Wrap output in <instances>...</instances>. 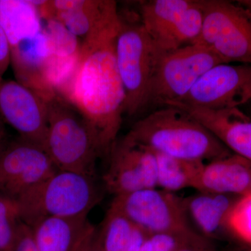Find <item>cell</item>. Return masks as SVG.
Masks as SVG:
<instances>
[{"mask_svg":"<svg viewBox=\"0 0 251 251\" xmlns=\"http://www.w3.org/2000/svg\"><path fill=\"white\" fill-rule=\"evenodd\" d=\"M0 130H4V128H3V126L1 125V122H0Z\"/></svg>","mask_w":251,"mask_h":251,"instance_id":"33","label":"cell"},{"mask_svg":"<svg viewBox=\"0 0 251 251\" xmlns=\"http://www.w3.org/2000/svg\"><path fill=\"white\" fill-rule=\"evenodd\" d=\"M115 40L117 69L126 94L125 115L145 111L149 89L163 52L145 30L139 15L120 12Z\"/></svg>","mask_w":251,"mask_h":251,"instance_id":"5","label":"cell"},{"mask_svg":"<svg viewBox=\"0 0 251 251\" xmlns=\"http://www.w3.org/2000/svg\"><path fill=\"white\" fill-rule=\"evenodd\" d=\"M11 251H39L36 246L32 228L21 223Z\"/></svg>","mask_w":251,"mask_h":251,"instance_id":"26","label":"cell"},{"mask_svg":"<svg viewBox=\"0 0 251 251\" xmlns=\"http://www.w3.org/2000/svg\"><path fill=\"white\" fill-rule=\"evenodd\" d=\"M99 235L104 251H140L149 234L110 206Z\"/></svg>","mask_w":251,"mask_h":251,"instance_id":"20","label":"cell"},{"mask_svg":"<svg viewBox=\"0 0 251 251\" xmlns=\"http://www.w3.org/2000/svg\"><path fill=\"white\" fill-rule=\"evenodd\" d=\"M203 21L204 16L200 0H193L192 4L181 15L167 36L161 46V52L196 44L202 33Z\"/></svg>","mask_w":251,"mask_h":251,"instance_id":"22","label":"cell"},{"mask_svg":"<svg viewBox=\"0 0 251 251\" xmlns=\"http://www.w3.org/2000/svg\"><path fill=\"white\" fill-rule=\"evenodd\" d=\"M153 152L157 160V187L172 193L184 188H195L198 175L204 163Z\"/></svg>","mask_w":251,"mask_h":251,"instance_id":"21","label":"cell"},{"mask_svg":"<svg viewBox=\"0 0 251 251\" xmlns=\"http://www.w3.org/2000/svg\"><path fill=\"white\" fill-rule=\"evenodd\" d=\"M251 100V64L223 63L204 73L179 101L168 105L226 110L239 108Z\"/></svg>","mask_w":251,"mask_h":251,"instance_id":"9","label":"cell"},{"mask_svg":"<svg viewBox=\"0 0 251 251\" xmlns=\"http://www.w3.org/2000/svg\"><path fill=\"white\" fill-rule=\"evenodd\" d=\"M196 233L192 229L149 234L140 251H176Z\"/></svg>","mask_w":251,"mask_h":251,"instance_id":"25","label":"cell"},{"mask_svg":"<svg viewBox=\"0 0 251 251\" xmlns=\"http://www.w3.org/2000/svg\"><path fill=\"white\" fill-rule=\"evenodd\" d=\"M48 127L43 148L59 171L94 178L102 156L93 130L72 104L56 93L48 99Z\"/></svg>","mask_w":251,"mask_h":251,"instance_id":"3","label":"cell"},{"mask_svg":"<svg viewBox=\"0 0 251 251\" xmlns=\"http://www.w3.org/2000/svg\"><path fill=\"white\" fill-rule=\"evenodd\" d=\"M110 206L148 234L192 229L185 198L157 188L115 196Z\"/></svg>","mask_w":251,"mask_h":251,"instance_id":"8","label":"cell"},{"mask_svg":"<svg viewBox=\"0 0 251 251\" xmlns=\"http://www.w3.org/2000/svg\"><path fill=\"white\" fill-rule=\"evenodd\" d=\"M188 217H191L202 235L210 239L218 237L227 226V216L234 201L229 195L198 192L185 198Z\"/></svg>","mask_w":251,"mask_h":251,"instance_id":"17","label":"cell"},{"mask_svg":"<svg viewBox=\"0 0 251 251\" xmlns=\"http://www.w3.org/2000/svg\"><path fill=\"white\" fill-rule=\"evenodd\" d=\"M223 63L214 51L198 43L163 52L150 84L145 109L179 101L204 73Z\"/></svg>","mask_w":251,"mask_h":251,"instance_id":"6","label":"cell"},{"mask_svg":"<svg viewBox=\"0 0 251 251\" xmlns=\"http://www.w3.org/2000/svg\"><path fill=\"white\" fill-rule=\"evenodd\" d=\"M34 2L43 20H56L82 41L93 39L120 20L117 3L114 0H39Z\"/></svg>","mask_w":251,"mask_h":251,"instance_id":"12","label":"cell"},{"mask_svg":"<svg viewBox=\"0 0 251 251\" xmlns=\"http://www.w3.org/2000/svg\"><path fill=\"white\" fill-rule=\"evenodd\" d=\"M21 223L17 201L0 193V251H11Z\"/></svg>","mask_w":251,"mask_h":251,"instance_id":"23","label":"cell"},{"mask_svg":"<svg viewBox=\"0 0 251 251\" xmlns=\"http://www.w3.org/2000/svg\"><path fill=\"white\" fill-rule=\"evenodd\" d=\"M126 138L155 152L187 160L209 162L232 152L183 109L164 106L140 119Z\"/></svg>","mask_w":251,"mask_h":251,"instance_id":"2","label":"cell"},{"mask_svg":"<svg viewBox=\"0 0 251 251\" xmlns=\"http://www.w3.org/2000/svg\"><path fill=\"white\" fill-rule=\"evenodd\" d=\"M21 221L33 227L49 217H81L100 200L94 178L57 171L16 198Z\"/></svg>","mask_w":251,"mask_h":251,"instance_id":"4","label":"cell"},{"mask_svg":"<svg viewBox=\"0 0 251 251\" xmlns=\"http://www.w3.org/2000/svg\"><path fill=\"white\" fill-rule=\"evenodd\" d=\"M188 112L231 152L251 161V117L239 109L209 110L175 105Z\"/></svg>","mask_w":251,"mask_h":251,"instance_id":"14","label":"cell"},{"mask_svg":"<svg viewBox=\"0 0 251 251\" xmlns=\"http://www.w3.org/2000/svg\"><path fill=\"white\" fill-rule=\"evenodd\" d=\"M103 176L105 187L114 196L157 188V160L150 149L125 136L117 140L108 156Z\"/></svg>","mask_w":251,"mask_h":251,"instance_id":"11","label":"cell"},{"mask_svg":"<svg viewBox=\"0 0 251 251\" xmlns=\"http://www.w3.org/2000/svg\"><path fill=\"white\" fill-rule=\"evenodd\" d=\"M176 251H216L210 239L196 232Z\"/></svg>","mask_w":251,"mask_h":251,"instance_id":"27","label":"cell"},{"mask_svg":"<svg viewBox=\"0 0 251 251\" xmlns=\"http://www.w3.org/2000/svg\"><path fill=\"white\" fill-rule=\"evenodd\" d=\"M0 25L11 47L42 30L44 21L34 1L0 0Z\"/></svg>","mask_w":251,"mask_h":251,"instance_id":"19","label":"cell"},{"mask_svg":"<svg viewBox=\"0 0 251 251\" xmlns=\"http://www.w3.org/2000/svg\"><path fill=\"white\" fill-rule=\"evenodd\" d=\"M238 2L251 11V0H243V1H238Z\"/></svg>","mask_w":251,"mask_h":251,"instance_id":"31","label":"cell"},{"mask_svg":"<svg viewBox=\"0 0 251 251\" xmlns=\"http://www.w3.org/2000/svg\"><path fill=\"white\" fill-rule=\"evenodd\" d=\"M97 233L95 227L90 224L73 251H88Z\"/></svg>","mask_w":251,"mask_h":251,"instance_id":"29","label":"cell"},{"mask_svg":"<svg viewBox=\"0 0 251 251\" xmlns=\"http://www.w3.org/2000/svg\"><path fill=\"white\" fill-rule=\"evenodd\" d=\"M193 0H149L139 3L140 21L159 50Z\"/></svg>","mask_w":251,"mask_h":251,"instance_id":"18","label":"cell"},{"mask_svg":"<svg viewBox=\"0 0 251 251\" xmlns=\"http://www.w3.org/2000/svg\"><path fill=\"white\" fill-rule=\"evenodd\" d=\"M11 64V46L6 33L0 25V81Z\"/></svg>","mask_w":251,"mask_h":251,"instance_id":"28","label":"cell"},{"mask_svg":"<svg viewBox=\"0 0 251 251\" xmlns=\"http://www.w3.org/2000/svg\"><path fill=\"white\" fill-rule=\"evenodd\" d=\"M204 16L198 44L225 63L251 64V11L225 0H200Z\"/></svg>","mask_w":251,"mask_h":251,"instance_id":"7","label":"cell"},{"mask_svg":"<svg viewBox=\"0 0 251 251\" xmlns=\"http://www.w3.org/2000/svg\"><path fill=\"white\" fill-rule=\"evenodd\" d=\"M88 251H104L98 233L96 234L95 237H94L93 242L91 244Z\"/></svg>","mask_w":251,"mask_h":251,"instance_id":"30","label":"cell"},{"mask_svg":"<svg viewBox=\"0 0 251 251\" xmlns=\"http://www.w3.org/2000/svg\"><path fill=\"white\" fill-rule=\"evenodd\" d=\"M120 25L94 40L81 42L76 69L59 95L85 117L108 156L125 115L126 94L117 69L115 40Z\"/></svg>","mask_w":251,"mask_h":251,"instance_id":"1","label":"cell"},{"mask_svg":"<svg viewBox=\"0 0 251 251\" xmlns=\"http://www.w3.org/2000/svg\"><path fill=\"white\" fill-rule=\"evenodd\" d=\"M1 143H2V141L0 142V148H1Z\"/></svg>","mask_w":251,"mask_h":251,"instance_id":"34","label":"cell"},{"mask_svg":"<svg viewBox=\"0 0 251 251\" xmlns=\"http://www.w3.org/2000/svg\"><path fill=\"white\" fill-rule=\"evenodd\" d=\"M198 192L243 196L251 193V161L237 154L204 163L196 181Z\"/></svg>","mask_w":251,"mask_h":251,"instance_id":"15","label":"cell"},{"mask_svg":"<svg viewBox=\"0 0 251 251\" xmlns=\"http://www.w3.org/2000/svg\"><path fill=\"white\" fill-rule=\"evenodd\" d=\"M226 225L238 237L251 244V193L236 201Z\"/></svg>","mask_w":251,"mask_h":251,"instance_id":"24","label":"cell"},{"mask_svg":"<svg viewBox=\"0 0 251 251\" xmlns=\"http://www.w3.org/2000/svg\"><path fill=\"white\" fill-rule=\"evenodd\" d=\"M90 224L87 216L49 217L31 228L39 251H73Z\"/></svg>","mask_w":251,"mask_h":251,"instance_id":"16","label":"cell"},{"mask_svg":"<svg viewBox=\"0 0 251 251\" xmlns=\"http://www.w3.org/2000/svg\"><path fill=\"white\" fill-rule=\"evenodd\" d=\"M0 113L21 138L43 148L48 127V99L17 80H2Z\"/></svg>","mask_w":251,"mask_h":251,"instance_id":"13","label":"cell"},{"mask_svg":"<svg viewBox=\"0 0 251 251\" xmlns=\"http://www.w3.org/2000/svg\"><path fill=\"white\" fill-rule=\"evenodd\" d=\"M4 136V130H0V142L2 141Z\"/></svg>","mask_w":251,"mask_h":251,"instance_id":"32","label":"cell"},{"mask_svg":"<svg viewBox=\"0 0 251 251\" xmlns=\"http://www.w3.org/2000/svg\"><path fill=\"white\" fill-rule=\"evenodd\" d=\"M58 171L40 145L23 138L0 148V193L16 199Z\"/></svg>","mask_w":251,"mask_h":251,"instance_id":"10","label":"cell"}]
</instances>
